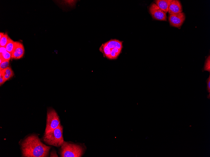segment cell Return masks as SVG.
<instances>
[{
  "label": "cell",
  "mask_w": 210,
  "mask_h": 157,
  "mask_svg": "<svg viewBox=\"0 0 210 157\" xmlns=\"http://www.w3.org/2000/svg\"><path fill=\"white\" fill-rule=\"evenodd\" d=\"M4 34V33H3L0 32V39H1L2 37V36Z\"/></svg>",
  "instance_id": "44dd1931"
},
{
  "label": "cell",
  "mask_w": 210,
  "mask_h": 157,
  "mask_svg": "<svg viewBox=\"0 0 210 157\" xmlns=\"http://www.w3.org/2000/svg\"><path fill=\"white\" fill-rule=\"evenodd\" d=\"M60 124L59 117L55 110L52 108L47 109L46 127L44 133L57 128Z\"/></svg>",
  "instance_id": "5b68a950"
},
{
  "label": "cell",
  "mask_w": 210,
  "mask_h": 157,
  "mask_svg": "<svg viewBox=\"0 0 210 157\" xmlns=\"http://www.w3.org/2000/svg\"><path fill=\"white\" fill-rule=\"evenodd\" d=\"M171 0H157L155 3L165 13L168 11L169 5Z\"/></svg>",
  "instance_id": "30bf717a"
},
{
  "label": "cell",
  "mask_w": 210,
  "mask_h": 157,
  "mask_svg": "<svg viewBox=\"0 0 210 157\" xmlns=\"http://www.w3.org/2000/svg\"><path fill=\"white\" fill-rule=\"evenodd\" d=\"M15 44V41H14L9 38L8 41L5 47L7 51L11 53L14 49Z\"/></svg>",
  "instance_id": "7c38bea8"
},
{
  "label": "cell",
  "mask_w": 210,
  "mask_h": 157,
  "mask_svg": "<svg viewBox=\"0 0 210 157\" xmlns=\"http://www.w3.org/2000/svg\"><path fill=\"white\" fill-rule=\"evenodd\" d=\"M50 157H58L56 151L55 150H52L50 152Z\"/></svg>",
  "instance_id": "d6986e66"
},
{
  "label": "cell",
  "mask_w": 210,
  "mask_h": 157,
  "mask_svg": "<svg viewBox=\"0 0 210 157\" xmlns=\"http://www.w3.org/2000/svg\"><path fill=\"white\" fill-rule=\"evenodd\" d=\"M51 147L42 143L36 134L26 137L21 143L22 156L26 157H48Z\"/></svg>",
  "instance_id": "6da1fadb"
},
{
  "label": "cell",
  "mask_w": 210,
  "mask_h": 157,
  "mask_svg": "<svg viewBox=\"0 0 210 157\" xmlns=\"http://www.w3.org/2000/svg\"><path fill=\"white\" fill-rule=\"evenodd\" d=\"M149 11L152 18L154 19L160 21H167L166 13L160 9L155 3L151 4L149 8Z\"/></svg>",
  "instance_id": "8992f818"
},
{
  "label": "cell",
  "mask_w": 210,
  "mask_h": 157,
  "mask_svg": "<svg viewBox=\"0 0 210 157\" xmlns=\"http://www.w3.org/2000/svg\"><path fill=\"white\" fill-rule=\"evenodd\" d=\"M24 53V47L22 44L15 41V46L11 53V58L14 59H20L23 57Z\"/></svg>",
  "instance_id": "ba28073f"
},
{
  "label": "cell",
  "mask_w": 210,
  "mask_h": 157,
  "mask_svg": "<svg viewBox=\"0 0 210 157\" xmlns=\"http://www.w3.org/2000/svg\"><path fill=\"white\" fill-rule=\"evenodd\" d=\"M122 42L117 39H111L102 44L99 48V50L108 59H116L121 52Z\"/></svg>",
  "instance_id": "7a4b0ae2"
},
{
  "label": "cell",
  "mask_w": 210,
  "mask_h": 157,
  "mask_svg": "<svg viewBox=\"0 0 210 157\" xmlns=\"http://www.w3.org/2000/svg\"><path fill=\"white\" fill-rule=\"evenodd\" d=\"M63 127L60 124L55 129L44 133L43 141L47 144L56 147L61 146L64 143Z\"/></svg>",
  "instance_id": "277c9868"
},
{
  "label": "cell",
  "mask_w": 210,
  "mask_h": 157,
  "mask_svg": "<svg viewBox=\"0 0 210 157\" xmlns=\"http://www.w3.org/2000/svg\"><path fill=\"white\" fill-rule=\"evenodd\" d=\"M9 38L7 34H4L0 39V47H5L8 41Z\"/></svg>",
  "instance_id": "5bb4252c"
},
{
  "label": "cell",
  "mask_w": 210,
  "mask_h": 157,
  "mask_svg": "<svg viewBox=\"0 0 210 157\" xmlns=\"http://www.w3.org/2000/svg\"><path fill=\"white\" fill-rule=\"evenodd\" d=\"M85 149L82 144L64 141L61 146L59 153L62 157H81Z\"/></svg>",
  "instance_id": "3957f363"
},
{
  "label": "cell",
  "mask_w": 210,
  "mask_h": 157,
  "mask_svg": "<svg viewBox=\"0 0 210 157\" xmlns=\"http://www.w3.org/2000/svg\"><path fill=\"white\" fill-rule=\"evenodd\" d=\"M207 84V92L210 94V75L206 81Z\"/></svg>",
  "instance_id": "e0dca14e"
},
{
  "label": "cell",
  "mask_w": 210,
  "mask_h": 157,
  "mask_svg": "<svg viewBox=\"0 0 210 157\" xmlns=\"http://www.w3.org/2000/svg\"><path fill=\"white\" fill-rule=\"evenodd\" d=\"M182 11V6L180 1L177 0H171L168 8V12L169 14H176Z\"/></svg>",
  "instance_id": "9c48e42d"
},
{
  "label": "cell",
  "mask_w": 210,
  "mask_h": 157,
  "mask_svg": "<svg viewBox=\"0 0 210 157\" xmlns=\"http://www.w3.org/2000/svg\"><path fill=\"white\" fill-rule=\"evenodd\" d=\"M6 51L5 47H0V54L4 53Z\"/></svg>",
  "instance_id": "ffe728a7"
},
{
  "label": "cell",
  "mask_w": 210,
  "mask_h": 157,
  "mask_svg": "<svg viewBox=\"0 0 210 157\" xmlns=\"http://www.w3.org/2000/svg\"><path fill=\"white\" fill-rule=\"evenodd\" d=\"M204 71H210V55L206 59L204 66Z\"/></svg>",
  "instance_id": "9a60e30c"
},
{
  "label": "cell",
  "mask_w": 210,
  "mask_h": 157,
  "mask_svg": "<svg viewBox=\"0 0 210 157\" xmlns=\"http://www.w3.org/2000/svg\"><path fill=\"white\" fill-rule=\"evenodd\" d=\"M11 58V53L7 51L0 54V58L3 61H9Z\"/></svg>",
  "instance_id": "4fadbf2b"
},
{
  "label": "cell",
  "mask_w": 210,
  "mask_h": 157,
  "mask_svg": "<svg viewBox=\"0 0 210 157\" xmlns=\"http://www.w3.org/2000/svg\"><path fill=\"white\" fill-rule=\"evenodd\" d=\"M5 82L2 75L0 74V86H1Z\"/></svg>",
  "instance_id": "ac0fdd59"
},
{
  "label": "cell",
  "mask_w": 210,
  "mask_h": 157,
  "mask_svg": "<svg viewBox=\"0 0 210 157\" xmlns=\"http://www.w3.org/2000/svg\"><path fill=\"white\" fill-rule=\"evenodd\" d=\"M185 18V13L182 12L176 14H169L168 19L171 26L180 28L182 25Z\"/></svg>",
  "instance_id": "52a82bcc"
},
{
  "label": "cell",
  "mask_w": 210,
  "mask_h": 157,
  "mask_svg": "<svg viewBox=\"0 0 210 157\" xmlns=\"http://www.w3.org/2000/svg\"><path fill=\"white\" fill-rule=\"evenodd\" d=\"M9 61H3L0 63V70H3L9 67Z\"/></svg>",
  "instance_id": "2e32d148"
},
{
  "label": "cell",
  "mask_w": 210,
  "mask_h": 157,
  "mask_svg": "<svg viewBox=\"0 0 210 157\" xmlns=\"http://www.w3.org/2000/svg\"><path fill=\"white\" fill-rule=\"evenodd\" d=\"M0 74L3 76L5 81L12 77L14 75L13 71L10 67L3 70H0Z\"/></svg>",
  "instance_id": "8fae6325"
}]
</instances>
